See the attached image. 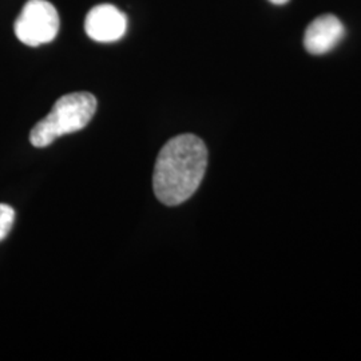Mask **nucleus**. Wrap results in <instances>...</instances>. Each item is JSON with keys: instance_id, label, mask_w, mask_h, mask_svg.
I'll list each match as a JSON object with an SVG mask.
<instances>
[{"instance_id": "7", "label": "nucleus", "mask_w": 361, "mask_h": 361, "mask_svg": "<svg viewBox=\"0 0 361 361\" xmlns=\"http://www.w3.org/2000/svg\"><path fill=\"white\" fill-rule=\"evenodd\" d=\"M269 1H271L273 4H285V3H288L289 0H269Z\"/></svg>"}, {"instance_id": "4", "label": "nucleus", "mask_w": 361, "mask_h": 361, "mask_svg": "<svg viewBox=\"0 0 361 361\" xmlns=\"http://www.w3.org/2000/svg\"><path fill=\"white\" fill-rule=\"evenodd\" d=\"M126 27V15L113 4H99L91 8L85 20L86 34L101 43L119 40L125 35Z\"/></svg>"}, {"instance_id": "6", "label": "nucleus", "mask_w": 361, "mask_h": 361, "mask_svg": "<svg viewBox=\"0 0 361 361\" xmlns=\"http://www.w3.org/2000/svg\"><path fill=\"white\" fill-rule=\"evenodd\" d=\"M15 210L10 205L0 204V241H3L13 228Z\"/></svg>"}, {"instance_id": "1", "label": "nucleus", "mask_w": 361, "mask_h": 361, "mask_svg": "<svg viewBox=\"0 0 361 361\" xmlns=\"http://www.w3.org/2000/svg\"><path fill=\"white\" fill-rule=\"evenodd\" d=\"M207 166V149L201 138L193 134L171 138L155 161L153 189L157 198L168 207L185 202L200 188Z\"/></svg>"}, {"instance_id": "3", "label": "nucleus", "mask_w": 361, "mask_h": 361, "mask_svg": "<svg viewBox=\"0 0 361 361\" xmlns=\"http://www.w3.org/2000/svg\"><path fill=\"white\" fill-rule=\"evenodd\" d=\"M59 15L47 0H28L15 20V35L22 43L37 47L50 43L59 31Z\"/></svg>"}, {"instance_id": "5", "label": "nucleus", "mask_w": 361, "mask_h": 361, "mask_svg": "<svg viewBox=\"0 0 361 361\" xmlns=\"http://www.w3.org/2000/svg\"><path fill=\"white\" fill-rule=\"evenodd\" d=\"M345 28L335 15H323L310 23L305 35L304 46L313 55H323L332 51L344 38Z\"/></svg>"}, {"instance_id": "2", "label": "nucleus", "mask_w": 361, "mask_h": 361, "mask_svg": "<svg viewBox=\"0 0 361 361\" xmlns=\"http://www.w3.org/2000/svg\"><path fill=\"white\" fill-rule=\"evenodd\" d=\"M97 111V99L90 92H73L59 98L49 116L38 122L30 134L35 147H46L56 138L85 129Z\"/></svg>"}]
</instances>
